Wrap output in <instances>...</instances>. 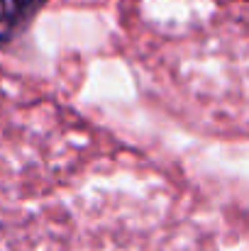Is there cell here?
Masks as SVG:
<instances>
[{
  "mask_svg": "<svg viewBox=\"0 0 249 251\" xmlns=\"http://www.w3.org/2000/svg\"><path fill=\"white\" fill-rule=\"evenodd\" d=\"M47 0H0V44L10 42Z\"/></svg>",
  "mask_w": 249,
  "mask_h": 251,
  "instance_id": "obj_1",
  "label": "cell"
}]
</instances>
